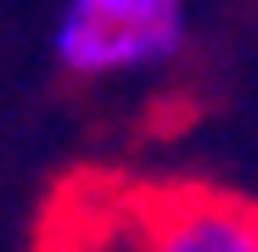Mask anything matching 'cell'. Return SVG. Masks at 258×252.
Listing matches in <instances>:
<instances>
[{"label": "cell", "instance_id": "obj_2", "mask_svg": "<svg viewBox=\"0 0 258 252\" xmlns=\"http://www.w3.org/2000/svg\"><path fill=\"white\" fill-rule=\"evenodd\" d=\"M135 252H258V202L225 191H163L141 213Z\"/></svg>", "mask_w": 258, "mask_h": 252}, {"label": "cell", "instance_id": "obj_1", "mask_svg": "<svg viewBox=\"0 0 258 252\" xmlns=\"http://www.w3.org/2000/svg\"><path fill=\"white\" fill-rule=\"evenodd\" d=\"M185 45V0H68L51 51L73 78H118L174 62Z\"/></svg>", "mask_w": 258, "mask_h": 252}]
</instances>
